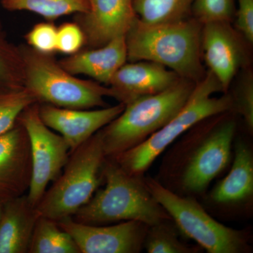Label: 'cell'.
I'll return each instance as SVG.
<instances>
[{"label": "cell", "instance_id": "obj_1", "mask_svg": "<svg viewBox=\"0 0 253 253\" xmlns=\"http://www.w3.org/2000/svg\"><path fill=\"white\" fill-rule=\"evenodd\" d=\"M236 113L203 120L181 136L163 159L159 179L181 196H202L231 162L237 131Z\"/></svg>", "mask_w": 253, "mask_h": 253}, {"label": "cell", "instance_id": "obj_2", "mask_svg": "<svg viewBox=\"0 0 253 253\" xmlns=\"http://www.w3.org/2000/svg\"><path fill=\"white\" fill-rule=\"evenodd\" d=\"M202 27L194 17L159 24L136 17L126 35L127 61L159 63L181 78L199 83L207 73L202 63Z\"/></svg>", "mask_w": 253, "mask_h": 253}, {"label": "cell", "instance_id": "obj_3", "mask_svg": "<svg viewBox=\"0 0 253 253\" xmlns=\"http://www.w3.org/2000/svg\"><path fill=\"white\" fill-rule=\"evenodd\" d=\"M102 177L104 188L73 214L75 221L98 226L137 221L151 226L172 219L148 189L144 176L129 174L106 158Z\"/></svg>", "mask_w": 253, "mask_h": 253}, {"label": "cell", "instance_id": "obj_4", "mask_svg": "<svg viewBox=\"0 0 253 253\" xmlns=\"http://www.w3.org/2000/svg\"><path fill=\"white\" fill-rule=\"evenodd\" d=\"M233 111L229 91L223 93L220 83L212 73L196 83L187 102L161 129L146 141L112 158L129 174L144 176L151 165L192 126L219 113Z\"/></svg>", "mask_w": 253, "mask_h": 253}, {"label": "cell", "instance_id": "obj_5", "mask_svg": "<svg viewBox=\"0 0 253 253\" xmlns=\"http://www.w3.org/2000/svg\"><path fill=\"white\" fill-rule=\"evenodd\" d=\"M196 83L181 78L158 94L137 98L101 129L106 158L132 149L166 126L187 102Z\"/></svg>", "mask_w": 253, "mask_h": 253}, {"label": "cell", "instance_id": "obj_6", "mask_svg": "<svg viewBox=\"0 0 253 253\" xmlns=\"http://www.w3.org/2000/svg\"><path fill=\"white\" fill-rule=\"evenodd\" d=\"M24 86L38 104L73 109L106 107L105 97H113L109 86L84 81L68 73L50 55L32 48L20 47Z\"/></svg>", "mask_w": 253, "mask_h": 253}, {"label": "cell", "instance_id": "obj_7", "mask_svg": "<svg viewBox=\"0 0 253 253\" xmlns=\"http://www.w3.org/2000/svg\"><path fill=\"white\" fill-rule=\"evenodd\" d=\"M106 158L99 130L70 154L63 174L46 190L37 206L40 214L57 221L73 217L103 183Z\"/></svg>", "mask_w": 253, "mask_h": 253}, {"label": "cell", "instance_id": "obj_8", "mask_svg": "<svg viewBox=\"0 0 253 253\" xmlns=\"http://www.w3.org/2000/svg\"><path fill=\"white\" fill-rule=\"evenodd\" d=\"M154 199L168 212L182 235L208 253H246L251 251V233L219 222L192 196H181L157 179L144 176Z\"/></svg>", "mask_w": 253, "mask_h": 253}, {"label": "cell", "instance_id": "obj_9", "mask_svg": "<svg viewBox=\"0 0 253 253\" xmlns=\"http://www.w3.org/2000/svg\"><path fill=\"white\" fill-rule=\"evenodd\" d=\"M18 121L29 139L32 173L27 196L32 206L37 207L48 184L59 177L67 163L70 149L62 136L43 122L38 103L26 108Z\"/></svg>", "mask_w": 253, "mask_h": 253}, {"label": "cell", "instance_id": "obj_10", "mask_svg": "<svg viewBox=\"0 0 253 253\" xmlns=\"http://www.w3.org/2000/svg\"><path fill=\"white\" fill-rule=\"evenodd\" d=\"M246 43L229 22L203 24L201 53L208 68L228 92L240 71L250 66Z\"/></svg>", "mask_w": 253, "mask_h": 253}, {"label": "cell", "instance_id": "obj_11", "mask_svg": "<svg viewBox=\"0 0 253 253\" xmlns=\"http://www.w3.org/2000/svg\"><path fill=\"white\" fill-rule=\"evenodd\" d=\"M61 229L74 240L81 253H139L144 249L149 226L137 221L112 225H90L72 217L58 221Z\"/></svg>", "mask_w": 253, "mask_h": 253}, {"label": "cell", "instance_id": "obj_12", "mask_svg": "<svg viewBox=\"0 0 253 253\" xmlns=\"http://www.w3.org/2000/svg\"><path fill=\"white\" fill-rule=\"evenodd\" d=\"M126 105L106 106L96 110L73 109L39 104L40 116L50 129L57 131L67 143L70 154L97 131L112 122Z\"/></svg>", "mask_w": 253, "mask_h": 253}, {"label": "cell", "instance_id": "obj_13", "mask_svg": "<svg viewBox=\"0 0 253 253\" xmlns=\"http://www.w3.org/2000/svg\"><path fill=\"white\" fill-rule=\"evenodd\" d=\"M234 158L230 170L207 196L211 206L234 212L251 211L253 201V151L245 139L234 143Z\"/></svg>", "mask_w": 253, "mask_h": 253}, {"label": "cell", "instance_id": "obj_14", "mask_svg": "<svg viewBox=\"0 0 253 253\" xmlns=\"http://www.w3.org/2000/svg\"><path fill=\"white\" fill-rule=\"evenodd\" d=\"M29 139L17 121L0 135V201L6 202L26 194L31 180Z\"/></svg>", "mask_w": 253, "mask_h": 253}, {"label": "cell", "instance_id": "obj_15", "mask_svg": "<svg viewBox=\"0 0 253 253\" xmlns=\"http://www.w3.org/2000/svg\"><path fill=\"white\" fill-rule=\"evenodd\" d=\"M181 78L159 63L148 61L126 63L113 76L109 86L113 98L125 105L137 98L158 94Z\"/></svg>", "mask_w": 253, "mask_h": 253}, {"label": "cell", "instance_id": "obj_16", "mask_svg": "<svg viewBox=\"0 0 253 253\" xmlns=\"http://www.w3.org/2000/svg\"><path fill=\"white\" fill-rule=\"evenodd\" d=\"M89 10L82 16V29L93 48L126 36L136 18L132 0H89Z\"/></svg>", "mask_w": 253, "mask_h": 253}, {"label": "cell", "instance_id": "obj_17", "mask_svg": "<svg viewBox=\"0 0 253 253\" xmlns=\"http://www.w3.org/2000/svg\"><path fill=\"white\" fill-rule=\"evenodd\" d=\"M126 61V36H121L99 47L70 55L59 64L74 76L84 75L109 86L114 75Z\"/></svg>", "mask_w": 253, "mask_h": 253}, {"label": "cell", "instance_id": "obj_18", "mask_svg": "<svg viewBox=\"0 0 253 253\" xmlns=\"http://www.w3.org/2000/svg\"><path fill=\"white\" fill-rule=\"evenodd\" d=\"M40 216L27 194L4 202L0 216V253H28Z\"/></svg>", "mask_w": 253, "mask_h": 253}, {"label": "cell", "instance_id": "obj_19", "mask_svg": "<svg viewBox=\"0 0 253 253\" xmlns=\"http://www.w3.org/2000/svg\"><path fill=\"white\" fill-rule=\"evenodd\" d=\"M28 253H81L74 240L57 221L40 216L35 226Z\"/></svg>", "mask_w": 253, "mask_h": 253}, {"label": "cell", "instance_id": "obj_20", "mask_svg": "<svg viewBox=\"0 0 253 253\" xmlns=\"http://www.w3.org/2000/svg\"><path fill=\"white\" fill-rule=\"evenodd\" d=\"M194 0H132L136 17L148 24L172 23L189 18Z\"/></svg>", "mask_w": 253, "mask_h": 253}, {"label": "cell", "instance_id": "obj_21", "mask_svg": "<svg viewBox=\"0 0 253 253\" xmlns=\"http://www.w3.org/2000/svg\"><path fill=\"white\" fill-rule=\"evenodd\" d=\"M11 11H28L49 21L73 14H84L89 10V0H0Z\"/></svg>", "mask_w": 253, "mask_h": 253}, {"label": "cell", "instance_id": "obj_22", "mask_svg": "<svg viewBox=\"0 0 253 253\" xmlns=\"http://www.w3.org/2000/svg\"><path fill=\"white\" fill-rule=\"evenodd\" d=\"M179 231L172 219L149 226L144 243L148 253H198L199 246H191L179 238Z\"/></svg>", "mask_w": 253, "mask_h": 253}, {"label": "cell", "instance_id": "obj_23", "mask_svg": "<svg viewBox=\"0 0 253 253\" xmlns=\"http://www.w3.org/2000/svg\"><path fill=\"white\" fill-rule=\"evenodd\" d=\"M37 100L24 85L0 84V135L11 129L21 113Z\"/></svg>", "mask_w": 253, "mask_h": 253}, {"label": "cell", "instance_id": "obj_24", "mask_svg": "<svg viewBox=\"0 0 253 253\" xmlns=\"http://www.w3.org/2000/svg\"><path fill=\"white\" fill-rule=\"evenodd\" d=\"M235 89L231 93L233 111L244 121L250 134L253 132V73L249 66L240 71Z\"/></svg>", "mask_w": 253, "mask_h": 253}, {"label": "cell", "instance_id": "obj_25", "mask_svg": "<svg viewBox=\"0 0 253 253\" xmlns=\"http://www.w3.org/2000/svg\"><path fill=\"white\" fill-rule=\"evenodd\" d=\"M22 55L0 32V84L24 85Z\"/></svg>", "mask_w": 253, "mask_h": 253}, {"label": "cell", "instance_id": "obj_26", "mask_svg": "<svg viewBox=\"0 0 253 253\" xmlns=\"http://www.w3.org/2000/svg\"><path fill=\"white\" fill-rule=\"evenodd\" d=\"M235 0H194L191 12L201 24L231 23L235 14Z\"/></svg>", "mask_w": 253, "mask_h": 253}, {"label": "cell", "instance_id": "obj_27", "mask_svg": "<svg viewBox=\"0 0 253 253\" xmlns=\"http://www.w3.org/2000/svg\"><path fill=\"white\" fill-rule=\"evenodd\" d=\"M26 40L35 51L50 55L56 51L57 28L49 22L38 23L28 32Z\"/></svg>", "mask_w": 253, "mask_h": 253}, {"label": "cell", "instance_id": "obj_28", "mask_svg": "<svg viewBox=\"0 0 253 253\" xmlns=\"http://www.w3.org/2000/svg\"><path fill=\"white\" fill-rule=\"evenodd\" d=\"M85 40L81 26L76 23H63L57 28L56 51L68 55L76 54L81 50Z\"/></svg>", "mask_w": 253, "mask_h": 253}, {"label": "cell", "instance_id": "obj_29", "mask_svg": "<svg viewBox=\"0 0 253 253\" xmlns=\"http://www.w3.org/2000/svg\"><path fill=\"white\" fill-rule=\"evenodd\" d=\"M235 29L250 46L253 44V0H237Z\"/></svg>", "mask_w": 253, "mask_h": 253}, {"label": "cell", "instance_id": "obj_30", "mask_svg": "<svg viewBox=\"0 0 253 253\" xmlns=\"http://www.w3.org/2000/svg\"><path fill=\"white\" fill-rule=\"evenodd\" d=\"M3 204H4V203L0 201V216H1V212H2Z\"/></svg>", "mask_w": 253, "mask_h": 253}]
</instances>
